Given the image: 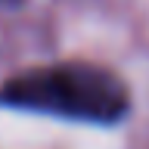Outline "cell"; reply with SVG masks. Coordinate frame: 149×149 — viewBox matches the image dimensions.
Instances as JSON below:
<instances>
[{
  "label": "cell",
  "instance_id": "7a4b0ae2",
  "mask_svg": "<svg viewBox=\"0 0 149 149\" xmlns=\"http://www.w3.org/2000/svg\"><path fill=\"white\" fill-rule=\"evenodd\" d=\"M3 3H19V0H3Z\"/></svg>",
  "mask_w": 149,
  "mask_h": 149
},
{
  "label": "cell",
  "instance_id": "6da1fadb",
  "mask_svg": "<svg viewBox=\"0 0 149 149\" xmlns=\"http://www.w3.org/2000/svg\"><path fill=\"white\" fill-rule=\"evenodd\" d=\"M0 106L47 112L59 118L115 124L127 115V87L112 72L90 62H62L13 74L0 87Z\"/></svg>",
  "mask_w": 149,
  "mask_h": 149
}]
</instances>
